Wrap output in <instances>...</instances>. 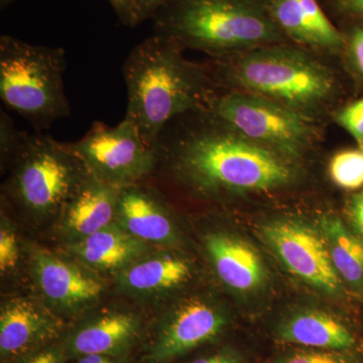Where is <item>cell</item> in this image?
Returning a JSON list of instances; mask_svg holds the SVG:
<instances>
[{"label": "cell", "mask_w": 363, "mask_h": 363, "mask_svg": "<svg viewBox=\"0 0 363 363\" xmlns=\"http://www.w3.org/2000/svg\"><path fill=\"white\" fill-rule=\"evenodd\" d=\"M179 117L157 140L156 173L204 195L269 190L292 178L291 169L276 154L234 133L212 112L195 128Z\"/></svg>", "instance_id": "1"}, {"label": "cell", "mask_w": 363, "mask_h": 363, "mask_svg": "<svg viewBox=\"0 0 363 363\" xmlns=\"http://www.w3.org/2000/svg\"><path fill=\"white\" fill-rule=\"evenodd\" d=\"M175 40L156 35L136 45L124 62L128 92L125 118L135 124L143 140L156 147L167 125L177 117L210 107L202 72L189 64Z\"/></svg>", "instance_id": "2"}, {"label": "cell", "mask_w": 363, "mask_h": 363, "mask_svg": "<svg viewBox=\"0 0 363 363\" xmlns=\"http://www.w3.org/2000/svg\"><path fill=\"white\" fill-rule=\"evenodd\" d=\"M152 21L156 35L213 52L266 44L281 35L269 6L257 0H168Z\"/></svg>", "instance_id": "3"}, {"label": "cell", "mask_w": 363, "mask_h": 363, "mask_svg": "<svg viewBox=\"0 0 363 363\" xmlns=\"http://www.w3.org/2000/svg\"><path fill=\"white\" fill-rule=\"evenodd\" d=\"M65 50L0 37V98L40 133L71 116L65 93Z\"/></svg>", "instance_id": "4"}, {"label": "cell", "mask_w": 363, "mask_h": 363, "mask_svg": "<svg viewBox=\"0 0 363 363\" xmlns=\"http://www.w3.org/2000/svg\"><path fill=\"white\" fill-rule=\"evenodd\" d=\"M89 172L70 143L40 133L28 135L11 162L7 193L28 213L48 216L62 211Z\"/></svg>", "instance_id": "5"}, {"label": "cell", "mask_w": 363, "mask_h": 363, "mask_svg": "<svg viewBox=\"0 0 363 363\" xmlns=\"http://www.w3.org/2000/svg\"><path fill=\"white\" fill-rule=\"evenodd\" d=\"M226 76L259 96L303 106L322 101L332 90L328 72L302 52L262 50L226 67Z\"/></svg>", "instance_id": "6"}, {"label": "cell", "mask_w": 363, "mask_h": 363, "mask_svg": "<svg viewBox=\"0 0 363 363\" xmlns=\"http://www.w3.org/2000/svg\"><path fill=\"white\" fill-rule=\"evenodd\" d=\"M70 145L90 175L117 190L145 182L156 173V149L145 143L125 117L116 126L95 121Z\"/></svg>", "instance_id": "7"}, {"label": "cell", "mask_w": 363, "mask_h": 363, "mask_svg": "<svg viewBox=\"0 0 363 363\" xmlns=\"http://www.w3.org/2000/svg\"><path fill=\"white\" fill-rule=\"evenodd\" d=\"M209 111L242 138L289 154H297L309 138V128L297 112L259 95L227 93L214 98Z\"/></svg>", "instance_id": "8"}, {"label": "cell", "mask_w": 363, "mask_h": 363, "mask_svg": "<svg viewBox=\"0 0 363 363\" xmlns=\"http://www.w3.org/2000/svg\"><path fill=\"white\" fill-rule=\"evenodd\" d=\"M262 236L289 271L329 294L340 291L341 279L332 264L323 236L310 227L290 220L272 221Z\"/></svg>", "instance_id": "9"}, {"label": "cell", "mask_w": 363, "mask_h": 363, "mask_svg": "<svg viewBox=\"0 0 363 363\" xmlns=\"http://www.w3.org/2000/svg\"><path fill=\"white\" fill-rule=\"evenodd\" d=\"M225 318L218 310L201 301H191L179 307L162 325L152 345L150 357L168 362L213 340L223 330Z\"/></svg>", "instance_id": "10"}, {"label": "cell", "mask_w": 363, "mask_h": 363, "mask_svg": "<svg viewBox=\"0 0 363 363\" xmlns=\"http://www.w3.org/2000/svg\"><path fill=\"white\" fill-rule=\"evenodd\" d=\"M60 329L59 320L32 298L7 300L0 312L1 357H18L30 352L54 338Z\"/></svg>", "instance_id": "11"}, {"label": "cell", "mask_w": 363, "mask_h": 363, "mask_svg": "<svg viewBox=\"0 0 363 363\" xmlns=\"http://www.w3.org/2000/svg\"><path fill=\"white\" fill-rule=\"evenodd\" d=\"M33 269L45 297L61 309L79 310L94 303L104 292L99 279L50 253L35 252Z\"/></svg>", "instance_id": "12"}, {"label": "cell", "mask_w": 363, "mask_h": 363, "mask_svg": "<svg viewBox=\"0 0 363 363\" xmlns=\"http://www.w3.org/2000/svg\"><path fill=\"white\" fill-rule=\"evenodd\" d=\"M143 182L119 190L116 219L126 233L147 242L176 240L173 220L161 198Z\"/></svg>", "instance_id": "13"}, {"label": "cell", "mask_w": 363, "mask_h": 363, "mask_svg": "<svg viewBox=\"0 0 363 363\" xmlns=\"http://www.w3.org/2000/svg\"><path fill=\"white\" fill-rule=\"evenodd\" d=\"M118 193L89 174L62 209L66 230L82 240L112 225Z\"/></svg>", "instance_id": "14"}, {"label": "cell", "mask_w": 363, "mask_h": 363, "mask_svg": "<svg viewBox=\"0 0 363 363\" xmlns=\"http://www.w3.org/2000/svg\"><path fill=\"white\" fill-rule=\"evenodd\" d=\"M206 248L219 278L231 289L250 292L264 284V264L248 243L227 234L213 233L207 236Z\"/></svg>", "instance_id": "15"}, {"label": "cell", "mask_w": 363, "mask_h": 363, "mask_svg": "<svg viewBox=\"0 0 363 363\" xmlns=\"http://www.w3.org/2000/svg\"><path fill=\"white\" fill-rule=\"evenodd\" d=\"M267 6L274 23L297 42L325 48L342 43L317 0H269Z\"/></svg>", "instance_id": "16"}, {"label": "cell", "mask_w": 363, "mask_h": 363, "mask_svg": "<svg viewBox=\"0 0 363 363\" xmlns=\"http://www.w3.org/2000/svg\"><path fill=\"white\" fill-rule=\"evenodd\" d=\"M138 329V320L130 313L111 312L81 326L70 340L72 352L79 355L116 354L130 345Z\"/></svg>", "instance_id": "17"}, {"label": "cell", "mask_w": 363, "mask_h": 363, "mask_svg": "<svg viewBox=\"0 0 363 363\" xmlns=\"http://www.w3.org/2000/svg\"><path fill=\"white\" fill-rule=\"evenodd\" d=\"M145 250L143 240L123 228L108 226L79 240L73 252L86 264L100 271H123Z\"/></svg>", "instance_id": "18"}, {"label": "cell", "mask_w": 363, "mask_h": 363, "mask_svg": "<svg viewBox=\"0 0 363 363\" xmlns=\"http://www.w3.org/2000/svg\"><path fill=\"white\" fill-rule=\"evenodd\" d=\"M279 337L285 342L322 350H345L354 344L352 334L341 322L320 311L295 315L281 327Z\"/></svg>", "instance_id": "19"}, {"label": "cell", "mask_w": 363, "mask_h": 363, "mask_svg": "<svg viewBox=\"0 0 363 363\" xmlns=\"http://www.w3.org/2000/svg\"><path fill=\"white\" fill-rule=\"evenodd\" d=\"M192 271L185 259L161 255L135 262L121 271V283L126 290L138 294H159L183 285Z\"/></svg>", "instance_id": "20"}, {"label": "cell", "mask_w": 363, "mask_h": 363, "mask_svg": "<svg viewBox=\"0 0 363 363\" xmlns=\"http://www.w3.org/2000/svg\"><path fill=\"white\" fill-rule=\"evenodd\" d=\"M322 233L332 264L339 276L351 285L363 283V240L350 233L337 217L321 222Z\"/></svg>", "instance_id": "21"}, {"label": "cell", "mask_w": 363, "mask_h": 363, "mask_svg": "<svg viewBox=\"0 0 363 363\" xmlns=\"http://www.w3.org/2000/svg\"><path fill=\"white\" fill-rule=\"evenodd\" d=\"M329 173L339 187L357 190L363 186V150H344L331 160Z\"/></svg>", "instance_id": "22"}, {"label": "cell", "mask_w": 363, "mask_h": 363, "mask_svg": "<svg viewBox=\"0 0 363 363\" xmlns=\"http://www.w3.org/2000/svg\"><path fill=\"white\" fill-rule=\"evenodd\" d=\"M30 133L18 130L11 116L1 111L0 112V150L2 162H11L18 156L21 147L25 145Z\"/></svg>", "instance_id": "23"}, {"label": "cell", "mask_w": 363, "mask_h": 363, "mask_svg": "<svg viewBox=\"0 0 363 363\" xmlns=\"http://www.w3.org/2000/svg\"><path fill=\"white\" fill-rule=\"evenodd\" d=\"M2 223L0 230V271L4 274L16 267L18 262V242L16 233Z\"/></svg>", "instance_id": "24"}, {"label": "cell", "mask_w": 363, "mask_h": 363, "mask_svg": "<svg viewBox=\"0 0 363 363\" xmlns=\"http://www.w3.org/2000/svg\"><path fill=\"white\" fill-rule=\"evenodd\" d=\"M338 121L360 145H363V98L346 106Z\"/></svg>", "instance_id": "25"}, {"label": "cell", "mask_w": 363, "mask_h": 363, "mask_svg": "<svg viewBox=\"0 0 363 363\" xmlns=\"http://www.w3.org/2000/svg\"><path fill=\"white\" fill-rule=\"evenodd\" d=\"M279 363H347L342 355L333 351H297Z\"/></svg>", "instance_id": "26"}, {"label": "cell", "mask_w": 363, "mask_h": 363, "mask_svg": "<svg viewBox=\"0 0 363 363\" xmlns=\"http://www.w3.org/2000/svg\"><path fill=\"white\" fill-rule=\"evenodd\" d=\"M167 1L168 0H133L130 28L142 25L145 21L152 20Z\"/></svg>", "instance_id": "27"}, {"label": "cell", "mask_w": 363, "mask_h": 363, "mask_svg": "<svg viewBox=\"0 0 363 363\" xmlns=\"http://www.w3.org/2000/svg\"><path fill=\"white\" fill-rule=\"evenodd\" d=\"M23 363H62V353L56 348H48L33 353Z\"/></svg>", "instance_id": "28"}, {"label": "cell", "mask_w": 363, "mask_h": 363, "mask_svg": "<svg viewBox=\"0 0 363 363\" xmlns=\"http://www.w3.org/2000/svg\"><path fill=\"white\" fill-rule=\"evenodd\" d=\"M350 214L353 224L363 240V191L353 198Z\"/></svg>", "instance_id": "29"}, {"label": "cell", "mask_w": 363, "mask_h": 363, "mask_svg": "<svg viewBox=\"0 0 363 363\" xmlns=\"http://www.w3.org/2000/svg\"><path fill=\"white\" fill-rule=\"evenodd\" d=\"M108 2L121 23L124 26H130L133 0H108Z\"/></svg>", "instance_id": "30"}, {"label": "cell", "mask_w": 363, "mask_h": 363, "mask_svg": "<svg viewBox=\"0 0 363 363\" xmlns=\"http://www.w3.org/2000/svg\"><path fill=\"white\" fill-rule=\"evenodd\" d=\"M350 48L355 65L363 74V30H355L353 33Z\"/></svg>", "instance_id": "31"}, {"label": "cell", "mask_w": 363, "mask_h": 363, "mask_svg": "<svg viewBox=\"0 0 363 363\" xmlns=\"http://www.w3.org/2000/svg\"><path fill=\"white\" fill-rule=\"evenodd\" d=\"M192 363H238V357L230 352H219L211 357L199 358Z\"/></svg>", "instance_id": "32"}, {"label": "cell", "mask_w": 363, "mask_h": 363, "mask_svg": "<svg viewBox=\"0 0 363 363\" xmlns=\"http://www.w3.org/2000/svg\"><path fill=\"white\" fill-rule=\"evenodd\" d=\"M78 363H116L106 355L90 354L83 355Z\"/></svg>", "instance_id": "33"}, {"label": "cell", "mask_w": 363, "mask_h": 363, "mask_svg": "<svg viewBox=\"0 0 363 363\" xmlns=\"http://www.w3.org/2000/svg\"><path fill=\"white\" fill-rule=\"evenodd\" d=\"M344 4L351 11L363 14V0H344Z\"/></svg>", "instance_id": "34"}, {"label": "cell", "mask_w": 363, "mask_h": 363, "mask_svg": "<svg viewBox=\"0 0 363 363\" xmlns=\"http://www.w3.org/2000/svg\"><path fill=\"white\" fill-rule=\"evenodd\" d=\"M13 1H16V0H0V6H1V9H6V6L13 4Z\"/></svg>", "instance_id": "35"}]
</instances>
